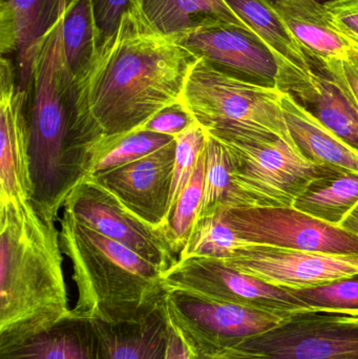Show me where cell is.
<instances>
[{
	"label": "cell",
	"mask_w": 358,
	"mask_h": 359,
	"mask_svg": "<svg viewBox=\"0 0 358 359\" xmlns=\"http://www.w3.org/2000/svg\"><path fill=\"white\" fill-rule=\"evenodd\" d=\"M74 1L0 0V52L1 56H16L18 88L29 96L40 46Z\"/></svg>",
	"instance_id": "17"
},
{
	"label": "cell",
	"mask_w": 358,
	"mask_h": 359,
	"mask_svg": "<svg viewBox=\"0 0 358 359\" xmlns=\"http://www.w3.org/2000/svg\"><path fill=\"white\" fill-rule=\"evenodd\" d=\"M195 123H197L195 118L181 101L172 107L162 109L139 130L167 135L176 138L178 135L182 134Z\"/></svg>",
	"instance_id": "31"
},
{
	"label": "cell",
	"mask_w": 358,
	"mask_h": 359,
	"mask_svg": "<svg viewBox=\"0 0 358 359\" xmlns=\"http://www.w3.org/2000/svg\"><path fill=\"white\" fill-rule=\"evenodd\" d=\"M60 244L73 268L71 314L109 324L139 322L165 303L163 273L128 247L62 211Z\"/></svg>",
	"instance_id": "3"
},
{
	"label": "cell",
	"mask_w": 358,
	"mask_h": 359,
	"mask_svg": "<svg viewBox=\"0 0 358 359\" xmlns=\"http://www.w3.org/2000/svg\"><path fill=\"white\" fill-rule=\"evenodd\" d=\"M227 265L284 289H303L358 276V255H332L248 244Z\"/></svg>",
	"instance_id": "12"
},
{
	"label": "cell",
	"mask_w": 358,
	"mask_h": 359,
	"mask_svg": "<svg viewBox=\"0 0 358 359\" xmlns=\"http://www.w3.org/2000/svg\"><path fill=\"white\" fill-rule=\"evenodd\" d=\"M206 132L224 145L230 158V206H294L309 184L338 170L312 163L296 144L273 134L229 128Z\"/></svg>",
	"instance_id": "5"
},
{
	"label": "cell",
	"mask_w": 358,
	"mask_h": 359,
	"mask_svg": "<svg viewBox=\"0 0 358 359\" xmlns=\"http://www.w3.org/2000/svg\"><path fill=\"white\" fill-rule=\"evenodd\" d=\"M0 359H100L92 320L71 314L53 328L0 348Z\"/></svg>",
	"instance_id": "21"
},
{
	"label": "cell",
	"mask_w": 358,
	"mask_h": 359,
	"mask_svg": "<svg viewBox=\"0 0 358 359\" xmlns=\"http://www.w3.org/2000/svg\"><path fill=\"white\" fill-rule=\"evenodd\" d=\"M348 90L358 107V65L350 57L319 62Z\"/></svg>",
	"instance_id": "34"
},
{
	"label": "cell",
	"mask_w": 358,
	"mask_h": 359,
	"mask_svg": "<svg viewBox=\"0 0 358 359\" xmlns=\"http://www.w3.org/2000/svg\"><path fill=\"white\" fill-rule=\"evenodd\" d=\"M216 359H358V318L294 314Z\"/></svg>",
	"instance_id": "8"
},
{
	"label": "cell",
	"mask_w": 358,
	"mask_h": 359,
	"mask_svg": "<svg viewBox=\"0 0 358 359\" xmlns=\"http://www.w3.org/2000/svg\"><path fill=\"white\" fill-rule=\"evenodd\" d=\"M205 182L199 217L233 201V165L224 145L206 132Z\"/></svg>",
	"instance_id": "27"
},
{
	"label": "cell",
	"mask_w": 358,
	"mask_h": 359,
	"mask_svg": "<svg viewBox=\"0 0 358 359\" xmlns=\"http://www.w3.org/2000/svg\"><path fill=\"white\" fill-rule=\"evenodd\" d=\"M29 96L19 90L16 65L1 56L0 62V202L33 198L29 156Z\"/></svg>",
	"instance_id": "14"
},
{
	"label": "cell",
	"mask_w": 358,
	"mask_h": 359,
	"mask_svg": "<svg viewBox=\"0 0 358 359\" xmlns=\"http://www.w3.org/2000/svg\"><path fill=\"white\" fill-rule=\"evenodd\" d=\"M349 57L352 58L358 65V48H355V46H351L350 52H349Z\"/></svg>",
	"instance_id": "37"
},
{
	"label": "cell",
	"mask_w": 358,
	"mask_h": 359,
	"mask_svg": "<svg viewBox=\"0 0 358 359\" xmlns=\"http://www.w3.org/2000/svg\"><path fill=\"white\" fill-rule=\"evenodd\" d=\"M92 322L100 359H165L170 325L165 303L139 322Z\"/></svg>",
	"instance_id": "19"
},
{
	"label": "cell",
	"mask_w": 358,
	"mask_h": 359,
	"mask_svg": "<svg viewBox=\"0 0 358 359\" xmlns=\"http://www.w3.org/2000/svg\"><path fill=\"white\" fill-rule=\"evenodd\" d=\"M174 153L176 138L142 159L90 177L132 215L153 227L168 231Z\"/></svg>",
	"instance_id": "15"
},
{
	"label": "cell",
	"mask_w": 358,
	"mask_h": 359,
	"mask_svg": "<svg viewBox=\"0 0 358 359\" xmlns=\"http://www.w3.org/2000/svg\"><path fill=\"white\" fill-rule=\"evenodd\" d=\"M275 86L358 151L357 104L319 61L307 69L279 63Z\"/></svg>",
	"instance_id": "16"
},
{
	"label": "cell",
	"mask_w": 358,
	"mask_h": 359,
	"mask_svg": "<svg viewBox=\"0 0 358 359\" xmlns=\"http://www.w3.org/2000/svg\"><path fill=\"white\" fill-rule=\"evenodd\" d=\"M282 97L277 86L242 79L200 58L187 78L182 103L204 130L273 134L294 144Z\"/></svg>",
	"instance_id": "6"
},
{
	"label": "cell",
	"mask_w": 358,
	"mask_h": 359,
	"mask_svg": "<svg viewBox=\"0 0 358 359\" xmlns=\"http://www.w3.org/2000/svg\"><path fill=\"white\" fill-rule=\"evenodd\" d=\"M345 39H347V38H345ZM347 40H348V41L350 42L351 46H355V48H358V40H355V39H347Z\"/></svg>",
	"instance_id": "38"
},
{
	"label": "cell",
	"mask_w": 358,
	"mask_h": 359,
	"mask_svg": "<svg viewBox=\"0 0 358 359\" xmlns=\"http://www.w3.org/2000/svg\"><path fill=\"white\" fill-rule=\"evenodd\" d=\"M357 203V172L334 170L309 184L294 207L338 227Z\"/></svg>",
	"instance_id": "24"
},
{
	"label": "cell",
	"mask_w": 358,
	"mask_h": 359,
	"mask_svg": "<svg viewBox=\"0 0 358 359\" xmlns=\"http://www.w3.org/2000/svg\"><path fill=\"white\" fill-rule=\"evenodd\" d=\"M165 308L170 322L188 344L193 359L220 358L286 320L176 290H168Z\"/></svg>",
	"instance_id": "7"
},
{
	"label": "cell",
	"mask_w": 358,
	"mask_h": 359,
	"mask_svg": "<svg viewBox=\"0 0 358 359\" xmlns=\"http://www.w3.org/2000/svg\"><path fill=\"white\" fill-rule=\"evenodd\" d=\"M309 312L358 318V276L310 288L288 289Z\"/></svg>",
	"instance_id": "28"
},
{
	"label": "cell",
	"mask_w": 358,
	"mask_h": 359,
	"mask_svg": "<svg viewBox=\"0 0 358 359\" xmlns=\"http://www.w3.org/2000/svg\"><path fill=\"white\" fill-rule=\"evenodd\" d=\"M205 160L204 147L195 172L181 192L168 223V233L179 255H181L191 238L201 208L205 182Z\"/></svg>",
	"instance_id": "29"
},
{
	"label": "cell",
	"mask_w": 358,
	"mask_h": 359,
	"mask_svg": "<svg viewBox=\"0 0 358 359\" xmlns=\"http://www.w3.org/2000/svg\"><path fill=\"white\" fill-rule=\"evenodd\" d=\"M282 109L294 144L312 163L358 174V151L283 93Z\"/></svg>",
	"instance_id": "20"
},
{
	"label": "cell",
	"mask_w": 358,
	"mask_h": 359,
	"mask_svg": "<svg viewBox=\"0 0 358 359\" xmlns=\"http://www.w3.org/2000/svg\"><path fill=\"white\" fill-rule=\"evenodd\" d=\"M206 136V130L197 122L176 137L174 172L167 212L168 223L181 192L195 172L200 155L205 147Z\"/></svg>",
	"instance_id": "30"
},
{
	"label": "cell",
	"mask_w": 358,
	"mask_h": 359,
	"mask_svg": "<svg viewBox=\"0 0 358 359\" xmlns=\"http://www.w3.org/2000/svg\"><path fill=\"white\" fill-rule=\"evenodd\" d=\"M73 76L63 44V19L44 38L34 63L29 111L34 207L56 223L67 194L83 177L71 147Z\"/></svg>",
	"instance_id": "4"
},
{
	"label": "cell",
	"mask_w": 358,
	"mask_h": 359,
	"mask_svg": "<svg viewBox=\"0 0 358 359\" xmlns=\"http://www.w3.org/2000/svg\"><path fill=\"white\" fill-rule=\"evenodd\" d=\"M273 6L309 58L326 62L348 57L350 42L331 25L324 4L317 0H275Z\"/></svg>",
	"instance_id": "18"
},
{
	"label": "cell",
	"mask_w": 358,
	"mask_h": 359,
	"mask_svg": "<svg viewBox=\"0 0 358 359\" xmlns=\"http://www.w3.org/2000/svg\"><path fill=\"white\" fill-rule=\"evenodd\" d=\"M147 25L166 37L179 38L212 21L245 27L225 0H135Z\"/></svg>",
	"instance_id": "22"
},
{
	"label": "cell",
	"mask_w": 358,
	"mask_h": 359,
	"mask_svg": "<svg viewBox=\"0 0 358 359\" xmlns=\"http://www.w3.org/2000/svg\"><path fill=\"white\" fill-rule=\"evenodd\" d=\"M62 211L106 238L128 247L162 273L179 262L170 233L143 222L92 177L83 176L67 194Z\"/></svg>",
	"instance_id": "10"
},
{
	"label": "cell",
	"mask_w": 358,
	"mask_h": 359,
	"mask_svg": "<svg viewBox=\"0 0 358 359\" xmlns=\"http://www.w3.org/2000/svg\"><path fill=\"white\" fill-rule=\"evenodd\" d=\"M199 59L176 38L153 31L132 2L115 34L71 82V147L82 175L90 151L181 102Z\"/></svg>",
	"instance_id": "1"
},
{
	"label": "cell",
	"mask_w": 358,
	"mask_h": 359,
	"mask_svg": "<svg viewBox=\"0 0 358 359\" xmlns=\"http://www.w3.org/2000/svg\"><path fill=\"white\" fill-rule=\"evenodd\" d=\"M324 6L331 25L345 38L358 40V0H328Z\"/></svg>",
	"instance_id": "33"
},
{
	"label": "cell",
	"mask_w": 358,
	"mask_h": 359,
	"mask_svg": "<svg viewBox=\"0 0 358 359\" xmlns=\"http://www.w3.org/2000/svg\"><path fill=\"white\" fill-rule=\"evenodd\" d=\"M338 227L342 228L343 230L349 232V233L358 236V203Z\"/></svg>",
	"instance_id": "36"
},
{
	"label": "cell",
	"mask_w": 358,
	"mask_h": 359,
	"mask_svg": "<svg viewBox=\"0 0 358 359\" xmlns=\"http://www.w3.org/2000/svg\"><path fill=\"white\" fill-rule=\"evenodd\" d=\"M135 0H92L95 18L100 33V44L115 34L122 17Z\"/></svg>",
	"instance_id": "32"
},
{
	"label": "cell",
	"mask_w": 358,
	"mask_h": 359,
	"mask_svg": "<svg viewBox=\"0 0 358 359\" xmlns=\"http://www.w3.org/2000/svg\"><path fill=\"white\" fill-rule=\"evenodd\" d=\"M174 141V137L138 130L94 149L85 158L84 176L120 168L142 159Z\"/></svg>",
	"instance_id": "26"
},
{
	"label": "cell",
	"mask_w": 358,
	"mask_h": 359,
	"mask_svg": "<svg viewBox=\"0 0 358 359\" xmlns=\"http://www.w3.org/2000/svg\"><path fill=\"white\" fill-rule=\"evenodd\" d=\"M63 44L74 78L90 65L100 46L92 0H75L63 17Z\"/></svg>",
	"instance_id": "25"
},
{
	"label": "cell",
	"mask_w": 358,
	"mask_h": 359,
	"mask_svg": "<svg viewBox=\"0 0 358 359\" xmlns=\"http://www.w3.org/2000/svg\"><path fill=\"white\" fill-rule=\"evenodd\" d=\"M210 65L242 79L275 86L279 65L270 48L250 29L212 21L177 38Z\"/></svg>",
	"instance_id": "13"
},
{
	"label": "cell",
	"mask_w": 358,
	"mask_h": 359,
	"mask_svg": "<svg viewBox=\"0 0 358 359\" xmlns=\"http://www.w3.org/2000/svg\"><path fill=\"white\" fill-rule=\"evenodd\" d=\"M163 280L167 290L182 291L282 318L309 312L288 289L239 271L220 259L193 257L180 259L163 274Z\"/></svg>",
	"instance_id": "9"
},
{
	"label": "cell",
	"mask_w": 358,
	"mask_h": 359,
	"mask_svg": "<svg viewBox=\"0 0 358 359\" xmlns=\"http://www.w3.org/2000/svg\"><path fill=\"white\" fill-rule=\"evenodd\" d=\"M235 236L258 244L332 255H358V236L291 207L220 206Z\"/></svg>",
	"instance_id": "11"
},
{
	"label": "cell",
	"mask_w": 358,
	"mask_h": 359,
	"mask_svg": "<svg viewBox=\"0 0 358 359\" xmlns=\"http://www.w3.org/2000/svg\"><path fill=\"white\" fill-rule=\"evenodd\" d=\"M231 10L275 54L279 63L307 69L312 60L296 43L269 0H225Z\"/></svg>",
	"instance_id": "23"
},
{
	"label": "cell",
	"mask_w": 358,
	"mask_h": 359,
	"mask_svg": "<svg viewBox=\"0 0 358 359\" xmlns=\"http://www.w3.org/2000/svg\"><path fill=\"white\" fill-rule=\"evenodd\" d=\"M60 230L31 201L0 202V348L71 316Z\"/></svg>",
	"instance_id": "2"
},
{
	"label": "cell",
	"mask_w": 358,
	"mask_h": 359,
	"mask_svg": "<svg viewBox=\"0 0 358 359\" xmlns=\"http://www.w3.org/2000/svg\"><path fill=\"white\" fill-rule=\"evenodd\" d=\"M170 320V318H168ZM165 359H193V352L182 333L170 322L168 325Z\"/></svg>",
	"instance_id": "35"
}]
</instances>
